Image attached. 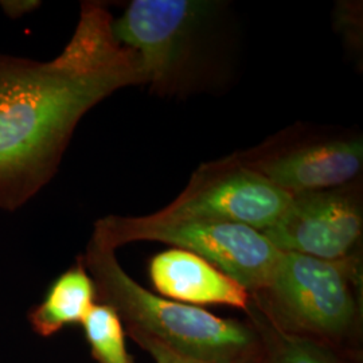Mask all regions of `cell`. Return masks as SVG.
I'll return each mask as SVG.
<instances>
[{
  "label": "cell",
  "mask_w": 363,
  "mask_h": 363,
  "mask_svg": "<svg viewBox=\"0 0 363 363\" xmlns=\"http://www.w3.org/2000/svg\"><path fill=\"white\" fill-rule=\"evenodd\" d=\"M3 10L11 18L23 16L25 13L33 11L35 7H38L39 1H31V0H18V1H0Z\"/></svg>",
  "instance_id": "cell-14"
},
{
  "label": "cell",
  "mask_w": 363,
  "mask_h": 363,
  "mask_svg": "<svg viewBox=\"0 0 363 363\" xmlns=\"http://www.w3.org/2000/svg\"><path fill=\"white\" fill-rule=\"evenodd\" d=\"M210 10L206 1L133 0L112 22L115 38L138 52L152 91H177L186 74L195 27Z\"/></svg>",
  "instance_id": "cell-6"
},
{
  "label": "cell",
  "mask_w": 363,
  "mask_h": 363,
  "mask_svg": "<svg viewBox=\"0 0 363 363\" xmlns=\"http://www.w3.org/2000/svg\"><path fill=\"white\" fill-rule=\"evenodd\" d=\"M291 198L232 155L201 166L181 194L154 214L163 220L238 223L264 232L283 216Z\"/></svg>",
  "instance_id": "cell-4"
},
{
  "label": "cell",
  "mask_w": 363,
  "mask_h": 363,
  "mask_svg": "<svg viewBox=\"0 0 363 363\" xmlns=\"http://www.w3.org/2000/svg\"><path fill=\"white\" fill-rule=\"evenodd\" d=\"M350 259L327 261L281 252L262 291L289 325L312 334L339 335L357 313Z\"/></svg>",
  "instance_id": "cell-5"
},
{
  "label": "cell",
  "mask_w": 363,
  "mask_h": 363,
  "mask_svg": "<svg viewBox=\"0 0 363 363\" xmlns=\"http://www.w3.org/2000/svg\"><path fill=\"white\" fill-rule=\"evenodd\" d=\"M96 303V286L79 256L52 281L43 300L28 313V320L40 337H52L66 325L82 323Z\"/></svg>",
  "instance_id": "cell-10"
},
{
  "label": "cell",
  "mask_w": 363,
  "mask_h": 363,
  "mask_svg": "<svg viewBox=\"0 0 363 363\" xmlns=\"http://www.w3.org/2000/svg\"><path fill=\"white\" fill-rule=\"evenodd\" d=\"M81 259L96 286L97 303L113 308L128 334L152 337L206 362L250 361L256 337L247 325L152 294L123 269L115 249L93 235Z\"/></svg>",
  "instance_id": "cell-2"
},
{
  "label": "cell",
  "mask_w": 363,
  "mask_h": 363,
  "mask_svg": "<svg viewBox=\"0 0 363 363\" xmlns=\"http://www.w3.org/2000/svg\"><path fill=\"white\" fill-rule=\"evenodd\" d=\"M81 325L96 362L132 363L125 347L124 325L113 308L96 303Z\"/></svg>",
  "instance_id": "cell-11"
},
{
  "label": "cell",
  "mask_w": 363,
  "mask_h": 363,
  "mask_svg": "<svg viewBox=\"0 0 363 363\" xmlns=\"http://www.w3.org/2000/svg\"><path fill=\"white\" fill-rule=\"evenodd\" d=\"M363 229L362 198L354 184L292 195L283 216L261 232L280 252L350 259Z\"/></svg>",
  "instance_id": "cell-7"
},
{
  "label": "cell",
  "mask_w": 363,
  "mask_h": 363,
  "mask_svg": "<svg viewBox=\"0 0 363 363\" xmlns=\"http://www.w3.org/2000/svg\"><path fill=\"white\" fill-rule=\"evenodd\" d=\"M274 363H335L319 346L303 337L284 335L274 355Z\"/></svg>",
  "instance_id": "cell-12"
},
{
  "label": "cell",
  "mask_w": 363,
  "mask_h": 363,
  "mask_svg": "<svg viewBox=\"0 0 363 363\" xmlns=\"http://www.w3.org/2000/svg\"><path fill=\"white\" fill-rule=\"evenodd\" d=\"M112 22L103 3L85 1L54 60L0 54V208L23 206L52 181L79 120L94 105L147 84L138 52L115 38Z\"/></svg>",
  "instance_id": "cell-1"
},
{
  "label": "cell",
  "mask_w": 363,
  "mask_h": 363,
  "mask_svg": "<svg viewBox=\"0 0 363 363\" xmlns=\"http://www.w3.org/2000/svg\"><path fill=\"white\" fill-rule=\"evenodd\" d=\"M142 349L147 351L155 363H217L206 362V361H201V359H194L190 357H186L183 354H179L172 349H169L167 346H164L163 343L157 342L152 337H145L142 334H128ZM250 361H240V362L232 363H249Z\"/></svg>",
  "instance_id": "cell-13"
},
{
  "label": "cell",
  "mask_w": 363,
  "mask_h": 363,
  "mask_svg": "<svg viewBox=\"0 0 363 363\" xmlns=\"http://www.w3.org/2000/svg\"><path fill=\"white\" fill-rule=\"evenodd\" d=\"M152 286L164 298L183 304H223L247 310L250 294L206 259L183 249H169L150 261Z\"/></svg>",
  "instance_id": "cell-9"
},
{
  "label": "cell",
  "mask_w": 363,
  "mask_h": 363,
  "mask_svg": "<svg viewBox=\"0 0 363 363\" xmlns=\"http://www.w3.org/2000/svg\"><path fill=\"white\" fill-rule=\"evenodd\" d=\"M235 156L247 169L291 195L337 189L354 181L363 166L359 138H286Z\"/></svg>",
  "instance_id": "cell-8"
},
{
  "label": "cell",
  "mask_w": 363,
  "mask_h": 363,
  "mask_svg": "<svg viewBox=\"0 0 363 363\" xmlns=\"http://www.w3.org/2000/svg\"><path fill=\"white\" fill-rule=\"evenodd\" d=\"M93 237L117 247L154 241L191 252L238 281L247 292H262L269 284L281 252L264 234L238 223L213 220H163L108 216L94 223Z\"/></svg>",
  "instance_id": "cell-3"
}]
</instances>
